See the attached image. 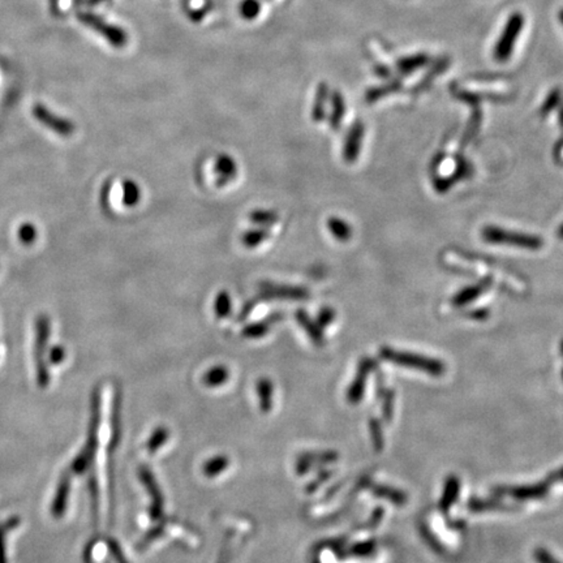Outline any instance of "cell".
I'll return each instance as SVG.
<instances>
[{
    "label": "cell",
    "mask_w": 563,
    "mask_h": 563,
    "mask_svg": "<svg viewBox=\"0 0 563 563\" xmlns=\"http://www.w3.org/2000/svg\"><path fill=\"white\" fill-rule=\"evenodd\" d=\"M214 172L218 185L225 187L238 176V165L229 154H220L214 162Z\"/></svg>",
    "instance_id": "4fadbf2b"
},
{
    "label": "cell",
    "mask_w": 563,
    "mask_h": 563,
    "mask_svg": "<svg viewBox=\"0 0 563 563\" xmlns=\"http://www.w3.org/2000/svg\"><path fill=\"white\" fill-rule=\"evenodd\" d=\"M535 558L538 563H561L558 562L549 551L541 549V548L535 551Z\"/></svg>",
    "instance_id": "c3c4849f"
},
{
    "label": "cell",
    "mask_w": 563,
    "mask_h": 563,
    "mask_svg": "<svg viewBox=\"0 0 563 563\" xmlns=\"http://www.w3.org/2000/svg\"><path fill=\"white\" fill-rule=\"evenodd\" d=\"M95 545H97V540H95V538L90 540L89 542L85 545L84 554H82V562L95 563V560H94V548H95Z\"/></svg>",
    "instance_id": "7dc6e473"
},
{
    "label": "cell",
    "mask_w": 563,
    "mask_h": 563,
    "mask_svg": "<svg viewBox=\"0 0 563 563\" xmlns=\"http://www.w3.org/2000/svg\"><path fill=\"white\" fill-rule=\"evenodd\" d=\"M141 200V189L137 183L133 180H126L123 183V204L124 205L136 206Z\"/></svg>",
    "instance_id": "f1b7e54d"
},
{
    "label": "cell",
    "mask_w": 563,
    "mask_h": 563,
    "mask_svg": "<svg viewBox=\"0 0 563 563\" xmlns=\"http://www.w3.org/2000/svg\"><path fill=\"white\" fill-rule=\"evenodd\" d=\"M256 391L260 410L264 413H268L273 409V395H274L273 382L266 377L260 378L257 381Z\"/></svg>",
    "instance_id": "ac0fdd59"
},
{
    "label": "cell",
    "mask_w": 563,
    "mask_h": 563,
    "mask_svg": "<svg viewBox=\"0 0 563 563\" xmlns=\"http://www.w3.org/2000/svg\"><path fill=\"white\" fill-rule=\"evenodd\" d=\"M100 425H101V389L95 387L91 393V400H90V420L87 442L82 450L77 454L76 458L71 463L69 470L72 474H82L89 471L94 458H95L97 448H98Z\"/></svg>",
    "instance_id": "6da1fadb"
},
{
    "label": "cell",
    "mask_w": 563,
    "mask_h": 563,
    "mask_svg": "<svg viewBox=\"0 0 563 563\" xmlns=\"http://www.w3.org/2000/svg\"><path fill=\"white\" fill-rule=\"evenodd\" d=\"M461 493V481L457 476H448L444 487L442 497L439 499V510L448 512V509L457 502Z\"/></svg>",
    "instance_id": "2e32d148"
},
{
    "label": "cell",
    "mask_w": 563,
    "mask_h": 563,
    "mask_svg": "<svg viewBox=\"0 0 563 563\" xmlns=\"http://www.w3.org/2000/svg\"><path fill=\"white\" fill-rule=\"evenodd\" d=\"M369 432H371V444L373 448L377 452H381L384 450V433H382V428L381 424L377 419H371L369 422Z\"/></svg>",
    "instance_id": "8d00e7d4"
},
{
    "label": "cell",
    "mask_w": 563,
    "mask_h": 563,
    "mask_svg": "<svg viewBox=\"0 0 563 563\" xmlns=\"http://www.w3.org/2000/svg\"><path fill=\"white\" fill-rule=\"evenodd\" d=\"M296 321L306 330L308 336L312 339V342H314L316 346L321 347L325 345V338H323L320 325L312 320L308 316L306 310H303V309L296 310Z\"/></svg>",
    "instance_id": "9a60e30c"
},
{
    "label": "cell",
    "mask_w": 563,
    "mask_h": 563,
    "mask_svg": "<svg viewBox=\"0 0 563 563\" xmlns=\"http://www.w3.org/2000/svg\"><path fill=\"white\" fill-rule=\"evenodd\" d=\"M209 10H210V5H207V4L204 7L192 10L191 12L188 13L189 19L192 20L193 23H200L205 17L206 13L209 12Z\"/></svg>",
    "instance_id": "681fc988"
},
{
    "label": "cell",
    "mask_w": 563,
    "mask_h": 563,
    "mask_svg": "<svg viewBox=\"0 0 563 563\" xmlns=\"http://www.w3.org/2000/svg\"><path fill=\"white\" fill-rule=\"evenodd\" d=\"M139 477H140L141 483L143 484V487H146L150 498H152V505L149 509V514L150 518L153 520H159L162 518L163 514V496L162 492L159 489V485L152 474V471L148 467H141L139 470Z\"/></svg>",
    "instance_id": "9c48e42d"
},
{
    "label": "cell",
    "mask_w": 563,
    "mask_h": 563,
    "mask_svg": "<svg viewBox=\"0 0 563 563\" xmlns=\"http://www.w3.org/2000/svg\"><path fill=\"white\" fill-rule=\"evenodd\" d=\"M376 548H377V544L374 540L361 541V542L352 545L348 551V554L355 555V557H369L374 553Z\"/></svg>",
    "instance_id": "74e56055"
},
{
    "label": "cell",
    "mask_w": 563,
    "mask_h": 563,
    "mask_svg": "<svg viewBox=\"0 0 563 563\" xmlns=\"http://www.w3.org/2000/svg\"><path fill=\"white\" fill-rule=\"evenodd\" d=\"M381 398L384 399L382 404V416L386 422H391L393 415H394V391L393 390H384Z\"/></svg>",
    "instance_id": "f35d334b"
},
{
    "label": "cell",
    "mask_w": 563,
    "mask_h": 563,
    "mask_svg": "<svg viewBox=\"0 0 563 563\" xmlns=\"http://www.w3.org/2000/svg\"><path fill=\"white\" fill-rule=\"evenodd\" d=\"M335 319V312L330 308H323L321 309L319 316H317V323L320 325L321 328H326L329 326Z\"/></svg>",
    "instance_id": "ee69618b"
},
{
    "label": "cell",
    "mask_w": 563,
    "mask_h": 563,
    "mask_svg": "<svg viewBox=\"0 0 563 563\" xmlns=\"http://www.w3.org/2000/svg\"><path fill=\"white\" fill-rule=\"evenodd\" d=\"M229 466H230V459L226 455H217L205 461L203 467V472L206 477H216L218 474L225 472Z\"/></svg>",
    "instance_id": "484cf974"
},
{
    "label": "cell",
    "mask_w": 563,
    "mask_h": 563,
    "mask_svg": "<svg viewBox=\"0 0 563 563\" xmlns=\"http://www.w3.org/2000/svg\"><path fill=\"white\" fill-rule=\"evenodd\" d=\"M88 487H89L90 499H91L93 519H94V522H95V525H97V523H98V515H100V489H98V480H97V477H95L94 471L90 472Z\"/></svg>",
    "instance_id": "1f68e13d"
},
{
    "label": "cell",
    "mask_w": 563,
    "mask_h": 563,
    "mask_svg": "<svg viewBox=\"0 0 563 563\" xmlns=\"http://www.w3.org/2000/svg\"><path fill=\"white\" fill-rule=\"evenodd\" d=\"M17 236L21 243L30 245L37 239V230L32 223H24L17 231Z\"/></svg>",
    "instance_id": "ab89813d"
},
{
    "label": "cell",
    "mask_w": 563,
    "mask_h": 563,
    "mask_svg": "<svg viewBox=\"0 0 563 563\" xmlns=\"http://www.w3.org/2000/svg\"><path fill=\"white\" fill-rule=\"evenodd\" d=\"M328 100H329V87L326 82H321L316 91V97H314L313 107H312V119L316 123H320L323 120Z\"/></svg>",
    "instance_id": "ffe728a7"
},
{
    "label": "cell",
    "mask_w": 563,
    "mask_h": 563,
    "mask_svg": "<svg viewBox=\"0 0 563 563\" xmlns=\"http://www.w3.org/2000/svg\"><path fill=\"white\" fill-rule=\"evenodd\" d=\"M551 483L547 480L533 485H519V487H497L493 489L496 496H512L519 501L544 498L549 493Z\"/></svg>",
    "instance_id": "ba28073f"
},
{
    "label": "cell",
    "mask_w": 563,
    "mask_h": 563,
    "mask_svg": "<svg viewBox=\"0 0 563 563\" xmlns=\"http://www.w3.org/2000/svg\"><path fill=\"white\" fill-rule=\"evenodd\" d=\"M20 523H21V519L19 516H11L0 525V563H7L5 538L11 531H13L14 528H17Z\"/></svg>",
    "instance_id": "4316f807"
},
{
    "label": "cell",
    "mask_w": 563,
    "mask_h": 563,
    "mask_svg": "<svg viewBox=\"0 0 563 563\" xmlns=\"http://www.w3.org/2000/svg\"><path fill=\"white\" fill-rule=\"evenodd\" d=\"M371 493L374 496H377L378 498L387 499L389 502H391L395 506L406 505L407 499H409V496L404 492L395 489V487L381 485V484L371 485Z\"/></svg>",
    "instance_id": "d6986e66"
},
{
    "label": "cell",
    "mask_w": 563,
    "mask_h": 563,
    "mask_svg": "<svg viewBox=\"0 0 563 563\" xmlns=\"http://www.w3.org/2000/svg\"><path fill=\"white\" fill-rule=\"evenodd\" d=\"M484 239L489 243L494 244H509L515 246H522L527 249H538L542 242L536 236L519 233V232H510V231L496 229V227H487L483 231Z\"/></svg>",
    "instance_id": "8992f818"
},
{
    "label": "cell",
    "mask_w": 563,
    "mask_h": 563,
    "mask_svg": "<svg viewBox=\"0 0 563 563\" xmlns=\"http://www.w3.org/2000/svg\"><path fill=\"white\" fill-rule=\"evenodd\" d=\"M232 310V300L227 291L218 292L214 300V312L217 319H226L231 314Z\"/></svg>",
    "instance_id": "4dcf8cb0"
},
{
    "label": "cell",
    "mask_w": 563,
    "mask_h": 563,
    "mask_svg": "<svg viewBox=\"0 0 563 563\" xmlns=\"http://www.w3.org/2000/svg\"><path fill=\"white\" fill-rule=\"evenodd\" d=\"M381 358L387 360V361H391L394 364H398L400 367L426 371V373L435 376V377L442 376L446 371L445 364L439 360L425 358L422 355H416V354H411V352L395 351V349L389 348V347H384L381 349Z\"/></svg>",
    "instance_id": "3957f363"
},
{
    "label": "cell",
    "mask_w": 563,
    "mask_h": 563,
    "mask_svg": "<svg viewBox=\"0 0 563 563\" xmlns=\"http://www.w3.org/2000/svg\"><path fill=\"white\" fill-rule=\"evenodd\" d=\"M422 536L426 538V541L430 544V547L435 549V551H444V547L439 544V541L432 535V532L429 529H422Z\"/></svg>",
    "instance_id": "816d5d0a"
},
{
    "label": "cell",
    "mask_w": 563,
    "mask_h": 563,
    "mask_svg": "<svg viewBox=\"0 0 563 563\" xmlns=\"http://www.w3.org/2000/svg\"><path fill=\"white\" fill-rule=\"evenodd\" d=\"M50 338V320L41 314L36 320V339H34V365L36 380L39 389H46L50 384V371L47 361V345Z\"/></svg>",
    "instance_id": "7a4b0ae2"
},
{
    "label": "cell",
    "mask_w": 563,
    "mask_h": 563,
    "mask_svg": "<svg viewBox=\"0 0 563 563\" xmlns=\"http://www.w3.org/2000/svg\"><path fill=\"white\" fill-rule=\"evenodd\" d=\"M65 360V348L62 346H54L49 355H47V361L51 363L52 365H59L62 364Z\"/></svg>",
    "instance_id": "7bdbcfd3"
},
{
    "label": "cell",
    "mask_w": 563,
    "mask_h": 563,
    "mask_svg": "<svg viewBox=\"0 0 563 563\" xmlns=\"http://www.w3.org/2000/svg\"><path fill=\"white\" fill-rule=\"evenodd\" d=\"M312 563H321V561L320 560H319V558H314V560L312 561Z\"/></svg>",
    "instance_id": "9f6ffc18"
},
{
    "label": "cell",
    "mask_w": 563,
    "mask_h": 563,
    "mask_svg": "<svg viewBox=\"0 0 563 563\" xmlns=\"http://www.w3.org/2000/svg\"><path fill=\"white\" fill-rule=\"evenodd\" d=\"M261 297L265 299H288V300H304L309 294L307 290L294 286H278V284H264Z\"/></svg>",
    "instance_id": "7c38bea8"
},
{
    "label": "cell",
    "mask_w": 563,
    "mask_h": 563,
    "mask_svg": "<svg viewBox=\"0 0 563 563\" xmlns=\"http://www.w3.org/2000/svg\"><path fill=\"white\" fill-rule=\"evenodd\" d=\"M549 483H563V468L553 472V474L548 477Z\"/></svg>",
    "instance_id": "f5cc1de1"
},
{
    "label": "cell",
    "mask_w": 563,
    "mask_h": 563,
    "mask_svg": "<svg viewBox=\"0 0 563 563\" xmlns=\"http://www.w3.org/2000/svg\"><path fill=\"white\" fill-rule=\"evenodd\" d=\"M560 21H561V24L563 25V8L561 10V12H560Z\"/></svg>",
    "instance_id": "11a10c76"
},
{
    "label": "cell",
    "mask_w": 563,
    "mask_h": 563,
    "mask_svg": "<svg viewBox=\"0 0 563 563\" xmlns=\"http://www.w3.org/2000/svg\"><path fill=\"white\" fill-rule=\"evenodd\" d=\"M562 377H563V376H562Z\"/></svg>",
    "instance_id": "94428289"
},
{
    "label": "cell",
    "mask_w": 563,
    "mask_h": 563,
    "mask_svg": "<svg viewBox=\"0 0 563 563\" xmlns=\"http://www.w3.org/2000/svg\"><path fill=\"white\" fill-rule=\"evenodd\" d=\"M424 63H425V58L417 55V56H413V58H411V59H404L403 63L400 65V67H402L403 71L410 72V71H413V69H416V68H420Z\"/></svg>",
    "instance_id": "f6af8a7d"
},
{
    "label": "cell",
    "mask_w": 563,
    "mask_h": 563,
    "mask_svg": "<svg viewBox=\"0 0 563 563\" xmlns=\"http://www.w3.org/2000/svg\"><path fill=\"white\" fill-rule=\"evenodd\" d=\"M77 17H78L81 24L93 29L95 33H98L101 37L106 39L113 47L122 49L127 45L128 34L124 29L113 25V24H108L103 20L102 17H100V16L91 12L78 13Z\"/></svg>",
    "instance_id": "277c9868"
},
{
    "label": "cell",
    "mask_w": 563,
    "mask_h": 563,
    "mask_svg": "<svg viewBox=\"0 0 563 563\" xmlns=\"http://www.w3.org/2000/svg\"><path fill=\"white\" fill-rule=\"evenodd\" d=\"M346 114V103L339 91L332 94V114H330V127L338 130L341 127L342 119Z\"/></svg>",
    "instance_id": "603a6c76"
},
{
    "label": "cell",
    "mask_w": 563,
    "mask_h": 563,
    "mask_svg": "<svg viewBox=\"0 0 563 563\" xmlns=\"http://www.w3.org/2000/svg\"><path fill=\"white\" fill-rule=\"evenodd\" d=\"M487 284H477V286H472V287H467L464 288L461 292L455 296L454 299V304L455 306H464L468 304L470 301L474 300L479 295L484 291Z\"/></svg>",
    "instance_id": "836d02e7"
},
{
    "label": "cell",
    "mask_w": 563,
    "mask_h": 563,
    "mask_svg": "<svg viewBox=\"0 0 563 563\" xmlns=\"http://www.w3.org/2000/svg\"><path fill=\"white\" fill-rule=\"evenodd\" d=\"M168 435H170V432H168L167 428H165V426H158V428L154 430L153 435H150V438H149V441H148V444H146V450H148L150 454L157 452L159 448H162V446L166 444V441L168 439Z\"/></svg>",
    "instance_id": "d6a6232c"
},
{
    "label": "cell",
    "mask_w": 563,
    "mask_h": 563,
    "mask_svg": "<svg viewBox=\"0 0 563 563\" xmlns=\"http://www.w3.org/2000/svg\"><path fill=\"white\" fill-rule=\"evenodd\" d=\"M71 483H72V472L68 468L60 474L56 492H55V496H54L51 506H50V512L55 519H60L65 516L67 506H68L69 493H71Z\"/></svg>",
    "instance_id": "30bf717a"
},
{
    "label": "cell",
    "mask_w": 563,
    "mask_h": 563,
    "mask_svg": "<svg viewBox=\"0 0 563 563\" xmlns=\"http://www.w3.org/2000/svg\"><path fill=\"white\" fill-rule=\"evenodd\" d=\"M249 219L257 225L258 227H265L270 229L278 222V214L274 210H265V209H258L249 214Z\"/></svg>",
    "instance_id": "83f0119b"
},
{
    "label": "cell",
    "mask_w": 563,
    "mask_h": 563,
    "mask_svg": "<svg viewBox=\"0 0 563 563\" xmlns=\"http://www.w3.org/2000/svg\"><path fill=\"white\" fill-rule=\"evenodd\" d=\"M163 532H165V525L163 523L155 525L149 532L145 533L143 538H141L140 542L137 544V549H140V551L145 549L150 542H153L154 540L161 538L163 535Z\"/></svg>",
    "instance_id": "60d3db41"
},
{
    "label": "cell",
    "mask_w": 563,
    "mask_h": 563,
    "mask_svg": "<svg viewBox=\"0 0 563 563\" xmlns=\"http://www.w3.org/2000/svg\"><path fill=\"white\" fill-rule=\"evenodd\" d=\"M120 406H122V399H120V391H114L113 398V409H111V450L115 448L120 438Z\"/></svg>",
    "instance_id": "44dd1931"
},
{
    "label": "cell",
    "mask_w": 563,
    "mask_h": 563,
    "mask_svg": "<svg viewBox=\"0 0 563 563\" xmlns=\"http://www.w3.org/2000/svg\"><path fill=\"white\" fill-rule=\"evenodd\" d=\"M270 236L269 229L257 227L253 230L246 231L243 235V244L246 248H256L260 244L268 240Z\"/></svg>",
    "instance_id": "f546056e"
},
{
    "label": "cell",
    "mask_w": 563,
    "mask_h": 563,
    "mask_svg": "<svg viewBox=\"0 0 563 563\" xmlns=\"http://www.w3.org/2000/svg\"><path fill=\"white\" fill-rule=\"evenodd\" d=\"M468 509L472 512H490V510H510L512 506L506 505L499 499L472 498L468 502Z\"/></svg>",
    "instance_id": "7402d4cb"
},
{
    "label": "cell",
    "mask_w": 563,
    "mask_h": 563,
    "mask_svg": "<svg viewBox=\"0 0 563 563\" xmlns=\"http://www.w3.org/2000/svg\"><path fill=\"white\" fill-rule=\"evenodd\" d=\"M561 352H562V356H563V341H562V345H561Z\"/></svg>",
    "instance_id": "680465c9"
},
{
    "label": "cell",
    "mask_w": 563,
    "mask_h": 563,
    "mask_svg": "<svg viewBox=\"0 0 563 563\" xmlns=\"http://www.w3.org/2000/svg\"><path fill=\"white\" fill-rule=\"evenodd\" d=\"M106 563H108V562H106Z\"/></svg>",
    "instance_id": "91938a15"
},
{
    "label": "cell",
    "mask_w": 563,
    "mask_h": 563,
    "mask_svg": "<svg viewBox=\"0 0 563 563\" xmlns=\"http://www.w3.org/2000/svg\"><path fill=\"white\" fill-rule=\"evenodd\" d=\"M382 518H384V509H382V507H377V509L373 512V514H371L369 523L365 525V528H374V527H377V525H380V522H381Z\"/></svg>",
    "instance_id": "f907efd6"
},
{
    "label": "cell",
    "mask_w": 563,
    "mask_h": 563,
    "mask_svg": "<svg viewBox=\"0 0 563 563\" xmlns=\"http://www.w3.org/2000/svg\"><path fill=\"white\" fill-rule=\"evenodd\" d=\"M328 229L332 232L334 238L338 239L339 242H347L352 235V230H351L349 225L347 223L346 220H343L341 218H330L328 220Z\"/></svg>",
    "instance_id": "d4e9b609"
},
{
    "label": "cell",
    "mask_w": 563,
    "mask_h": 563,
    "mask_svg": "<svg viewBox=\"0 0 563 563\" xmlns=\"http://www.w3.org/2000/svg\"><path fill=\"white\" fill-rule=\"evenodd\" d=\"M229 377H230L229 369L223 365H217L205 371V374L203 376V382L207 387H218V386L226 384Z\"/></svg>",
    "instance_id": "cb8c5ba5"
},
{
    "label": "cell",
    "mask_w": 563,
    "mask_h": 563,
    "mask_svg": "<svg viewBox=\"0 0 563 563\" xmlns=\"http://www.w3.org/2000/svg\"><path fill=\"white\" fill-rule=\"evenodd\" d=\"M523 25H525V17L520 13H514L509 19L494 47V58L497 60L505 62L512 56L514 46L520 34V30L523 29Z\"/></svg>",
    "instance_id": "5b68a950"
},
{
    "label": "cell",
    "mask_w": 563,
    "mask_h": 563,
    "mask_svg": "<svg viewBox=\"0 0 563 563\" xmlns=\"http://www.w3.org/2000/svg\"><path fill=\"white\" fill-rule=\"evenodd\" d=\"M332 474H332V471H328V470L321 471L319 476L316 477V480H313V481L308 485V493H313V492H316V489H317V487H320V485H322L326 480H329Z\"/></svg>",
    "instance_id": "bcb514c9"
},
{
    "label": "cell",
    "mask_w": 563,
    "mask_h": 563,
    "mask_svg": "<svg viewBox=\"0 0 563 563\" xmlns=\"http://www.w3.org/2000/svg\"><path fill=\"white\" fill-rule=\"evenodd\" d=\"M303 458H306L312 463V466L316 464H330L338 459V452L335 451H320V452H303Z\"/></svg>",
    "instance_id": "e575fe53"
},
{
    "label": "cell",
    "mask_w": 563,
    "mask_h": 563,
    "mask_svg": "<svg viewBox=\"0 0 563 563\" xmlns=\"http://www.w3.org/2000/svg\"><path fill=\"white\" fill-rule=\"evenodd\" d=\"M106 542H107V548H108V551L111 553V555L115 560L116 563H129L115 538H108L106 540Z\"/></svg>",
    "instance_id": "b9f144b4"
},
{
    "label": "cell",
    "mask_w": 563,
    "mask_h": 563,
    "mask_svg": "<svg viewBox=\"0 0 563 563\" xmlns=\"http://www.w3.org/2000/svg\"><path fill=\"white\" fill-rule=\"evenodd\" d=\"M102 1H104V0H88V4L89 5H97V4H101Z\"/></svg>",
    "instance_id": "db71d44e"
},
{
    "label": "cell",
    "mask_w": 563,
    "mask_h": 563,
    "mask_svg": "<svg viewBox=\"0 0 563 563\" xmlns=\"http://www.w3.org/2000/svg\"><path fill=\"white\" fill-rule=\"evenodd\" d=\"M374 367H376V364L371 358H365L360 361L355 380L352 381V384L349 386L348 391H347V399H348L349 403L355 404V403H358L363 399L364 391H365L367 380H368L371 371L374 369Z\"/></svg>",
    "instance_id": "8fae6325"
},
{
    "label": "cell",
    "mask_w": 563,
    "mask_h": 563,
    "mask_svg": "<svg viewBox=\"0 0 563 563\" xmlns=\"http://www.w3.org/2000/svg\"><path fill=\"white\" fill-rule=\"evenodd\" d=\"M33 115L43 124L46 128L51 129L62 137H69L75 132V124L71 123L68 119L55 115L43 104H36L33 107Z\"/></svg>",
    "instance_id": "52a82bcc"
},
{
    "label": "cell",
    "mask_w": 563,
    "mask_h": 563,
    "mask_svg": "<svg viewBox=\"0 0 563 563\" xmlns=\"http://www.w3.org/2000/svg\"><path fill=\"white\" fill-rule=\"evenodd\" d=\"M560 236H561V238H563V226H562V229H561V230H560Z\"/></svg>",
    "instance_id": "6f0895ef"
},
{
    "label": "cell",
    "mask_w": 563,
    "mask_h": 563,
    "mask_svg": "<svg viewBox=\"0 0 563 563\" xmlns=\"http://www.w3.org/2000/svg\"><path fill=\"white\" fill-rule=\"evenodd\" d=\"M364 136V126L361 122H355L352 127L349 129L345 141V148H343V159L352 163L358 159L360 148H361V141Z\"/></svg>",
    "instance_id": "5bb4252c"
},
{
    "label": "cell",
    "mask_w": 563,
    "mask_h": 563,
    "mask_svg": "<svg viewBox=\"0 0 563 563\" xmlns=\"http://www.w3.org/2000/svg\"><path fill=\"white\" fill-rule=\"evenodd\" d=\"M282 314L279 313H274V314H271L270 317L268 319H265L264 321H258V322H255V323H251V325H246L245 328L243 329V334L244 338H251V339H257V338H262V336H265L266 334L269 333L270 328L277 322V321L281 320Z\"/></svg>",
    "instance_id": "e0dca14e"
},
{
    "label": "cell",
    "mask_w": 563,
    "mask_h": 563,
    "mask_svg": "<svg viewBox=\"0 0 563 563\" xmlns=\"http://www.w3.org/2000/svg\"><path fill=\"white\" fill-rule=\"evenodd\" d=\"M239 12L244 20L252 21L261 12V3L260 0H243L239 5Z\"/></svg>",
    "instance_id": "d590c367"
}]
</instances>
